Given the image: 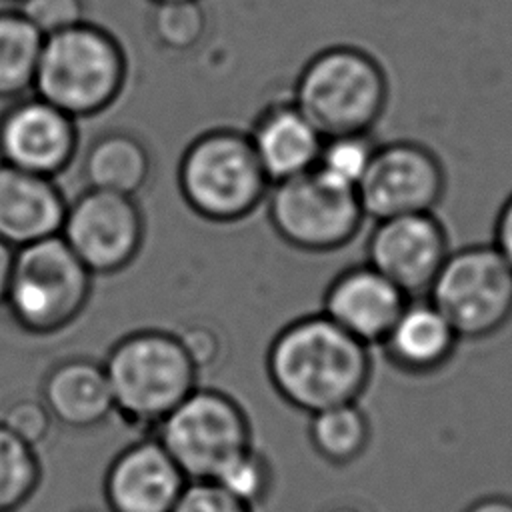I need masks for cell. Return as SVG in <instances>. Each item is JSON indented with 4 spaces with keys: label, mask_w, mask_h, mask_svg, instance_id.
<instances>
[{
    "label": "cell",
    "mask_w": 512,
    "mask_h": 512,
    "mask_svg": "<svg viewBox=\"0 0 512 512\" xmlns=\"http://www.w3.org/2000/svg\"><path fill=\"white\" fill-rule=\"evenodd\" d=\"M310 416V440L322 458L346 464L364 452L370 438V422L356 402L330 406Z\"/></svg>",
    "instance_id": "7402d4cb"
},
{
    "label": "cell",
    "mask_w": 512,
    "mask_h": 512,
    "mask_svg": "<svg viewBox=\"0 0 512 512\" xmlns=\"http://www.w3.org/2000/svg\"><path fill=\"white\" fill-rule=\"evenodd\" d=\"M208 24L200 0H174L152 4L148 28L152 40L168 52H188L204 36Z\"/></svg>",
    "instance_id": "d4e9b609"
},
{
    "label": "cell",
    "mask_w": 512,
    "mask_h": 512,
    "mask_svg": "<svg viewBox=\"0 0 512 512\" xmlns=\"http://www.w3.org/2000/svg\"><path fill=\"white\" fill-rule=\"evenodd\" d=\"M114 408L136 424L156 426L198 384V368L178 334L138 330L120 338L102 362Z\"/></svg>",
    "instance_id": "5b68a950"
},
{
    "label": "cell",
    "mask_w": 512,
    "mask_h": 512,
    "mask_svg": "<svg viewBox=\"0 0 512 512\" xmlns=\"http://www.w3.org/2000/svg\"><path fill=\"white\" fill-rule=\"evenodd\" d=\"M376 146L378 140L372 132L326 136L314 170L338 186L356 190L370 166Z\"/></svg>",
    "instance_id": "cb8c5ba5"
},
{
    "label": "cell",
    "mask_w": 512,
    "mask_h": 512,
    "mask_svg": "<svg viewBox=\"0 0 512 512\" xmlns=\"http://www.w3.org/2000/svg\"><path fill=\"white\" fill-rule=\"evenodd\" d=\"M492 244L498 248V252L512 268V192L506 196L496 214Z\"/></svg>",
    "instance_id": "4dcf8cb0"
},
{
    "label": "cell",
    "mask_w": 512,
    "mask_h": 512,
    "mask_svg": "<svg viewBox=\"0 0 512 512\" xmlns=\"http://www.w3.org/2000/svg\"><path fill=\"white\" fill-rule=\"evenodd\" d=\"M266 372L290 406L314 414L356 402L370 382L372 356L370 346L318 312L278 330L266 352Z\"/></svg>",
    "instance_id": "6da1fadb"
},
{
    "label": "cell",
    "mask_w": 512,
    "mask_h": 512,
    "mask_svg": "<svg viewBox=\"0 0 512 512\" xmlns=\"http://www.w3.org/2000/svg\"><path fill=\"white\" fill-rule=\"evenodd\" d=\"M390 98L380 60L354 44H334L312 54L296 76L292 100L320 134L372 132Z\"/></svg>",
    "instance_id": "3957f363"
},
{
    "label": "cell",
    "mask_w": 512,
    "mask_h": 512,
    "mask_svg": "<svg viewBox=\"0 0 512 512\" xmlns=\"http://www.w3.org/2000/svg\"><path fill=\"white\" fill-rule=\"evenodd\" d=\"M408 296L368 262L340 270L326 286L322 314L366 346L380 344Z\"/></svg>",
    "instance_id": "9a60e30c"
},
{
    "label": "cell",
    "mask_w": 512,
    "mask_h": 512,
    "mask_svg": "<svg viewBox=\"0 0 512 512\" xmlns=\"http://www.w3.org/2000/svg\"><path fill=\"white\" fill-rule=\"evenodd\" d=\"M62 240L96 274L124 270L144 242V214L134 196L86 188L64 214Z\"/></svg>",
    "instance_id": "8fae6325"
},
{
    "label": "cell",
    "mask_w": 512,
    "mask_h": 512,
    "mask_svg": "<svg viewBox=\"0 0 512 512\" xmlns=\"http://www.w3.org/2000/svg\"><path fill=\"white\" fill-rule=\"evenodd\" d=\"M22 0H0V4L2 6H10V8H14V6H18Z\"/></svg>",
    "instance_id": "e575fe53"
},
{
    "label": "cell",
    "mask_w": 512,
    "mask_h": 512,
    "mask_svg": "<svg viewBox=\"0 0 512 512\" xmlns=\"http://www.w3.org/2000/svg\"><path fill=\"white\" fill-rule=\"evenodd\" d=\"M178 338L198 370L208 368L218 360L220 340L210 326H204V324L188 326L182 334H178Z\"/></svg>",
    "instance_id": "f546056e"
},
{
    "label": "cell",
    "mask_w": 512,
    "mask_h": 512,
    "mask_svg": "<svg viewBox=\"0 0 512 512\" xmlns=\"http://www.w3.org/2000/svg\"><path fill=\"white\" fill-rule=\"evenodd\" d=\"M42 42L44 36L16 8H0V100L32 90Z\"/></svg>",
    "instance_id": "44dd1931"
},
{
    "label": "cell",
    "mask_w": 512,
    "mask_h": 512,
    "mask_svg": "<svg viewBox=\"0 0 512 512\" xmlns=\"http://www.w3.org/2000/svg\"><path fill=\"white\" fill-rule=\"evenodd\" d=\"M14 254H16V248H12L8 242L0 238V304H4V296H6V288H8L12 264H14Z\"/></svg>",
    "instance_id": "1f68e13d"
},
{
    "label": "cell",
    "mask_w": 512,
    "mask_h": 512,
    "mask_svg": "<svg viewBox=\"0 0 512 512\" xmlns=\"http://www.w3.org/2000/svg\"><path fill=\"white\" fill-rule=\"evenodd\" d=\"M446 316L426 298H408L378 344L386 360L406 374H432L444 368L460 344Z\"/></svg>",
    "instance_id": "ac0fdd59"
},
{
    "label": "cell",
    "mask_w": 512,
    "mask_h": 512,
    "mask_svg": "<svg viewBox=\"0 0 512 512\" xmlns=\"http://www.w3.org/2000/svg\"><path fill=\"white\" fill-rule=\"evenodd\" d=\"M40 462L36 448L16 438L0 422V512H14L38 488Z\"/></svg>",
    "instance_id": "603a6c76"
},
{
    "label": "cell",
    "mask_w": 512,
    "mask_h": 512,
    "mask_svg": "<svg viewBox=\"0 0 512 512\" xmlns=\"http://www.w3.org/2000/svg\"><path fill=\"white\" fill-rule=\"evenodd\" d=\"M66 206L54 178L0 162V238L12 248L60 234Z\"/></svg>",
    "instance_id": "e0dca14e"
},
{
    "label": "cell",
    "mask_w": 512,
    "mask_h": 512,
    "mask_svg": "<svg viewBox=\"0 0 512 512\" xmlns=\"http://www.w3.org/2000/svg\"><path fill=\"white\" fill-rule=\"evenodd\" d=\"M76 122L36 94L16 98L0 114V162L54 178L78 150Z\"/></svg>",
    "instance_id": "4fadbf2b"
},
{
    "label": "cell",
    "mask_w": 512,
    "mask_h": 512,
    "mask_svg": "<svg viewBox=\"0 0 512 512\" xmlns=\"http://www.w3.org/2000/svg\"><path fill=\"white\" fill-rule=\"evenodd\" d=\"M188 484L186 474L152 436L126 446L104 476L110 512H170Z\"/></svg>",
    "instance_id": "5bb4252c"
},
{
    "label": "cell",
    "mask_w": 512,
    "mask_h": 512,
    "mask_svg": "<svg viewBox=\"0 0 512 512\" xmlns=\"http://www.w3.org/2000/svg\"><path fill=\"white\" fill-rule=\"evenodd\" d=\"M92 278L56 234L16 248L4 304L22 330L54 334L82 314L92 294Z\"/></svg>",
    "instance_id": "8992f818"
},
{
    "label": "cell",
    "mask_w": 512,
    "mask_h": 512,
    "mask_svg": "<svg viewBox=\"0 0 512 512\" xmlns=\"http://www.w3.org/2000/svg\"><path fill=\"white\" fill-rule=\"evenodd\" d=\"M152 4H160V2H174V0H150Z\"/></svg>",
    "instance_id": "d590c367"
},
{
    "label": "cell",
    "mask_w": 512,
    "mask_h": 512,
    "mask_svg": "<svg viewBox=\"0 0 512 512\" xmlns=\"http://www.w3.org/2000/svg\"><path fill=\"white\" fill-rule=\"evenodd\" d=\"M466 512H512V500L500 498V496L484 498L472 504Z\"/></svg>",
    "instance_id": "d6a6232c"
},
{
    "label": "cell",
    "mask_w": 512,
    "mask_h": 512,
    "mask_svg": "<svg viewBox=\"0 0 512 512\" xmlns=\"http://www.w3.org/2000/svg\"><path fill=\"white\" fill-rule=\"evenodd\" d=\"M328 512H362V510H358L354 506H336V508H332Z\"/></svg>",
    "instance_id": "836d02e7"
},
{
    "label": "cell",
    "mask_w": 512,
    "mask_h": 512,
    "mask_svg": "<svg viewBox=\"0 0 512 512\" xmlns=\"http://www.w3.org/2000/svg\"><path fill=\"white\" fill-rule=\"evenodd\" d=\"M14 8L44 38L86 20L84 0H22Z\"/></svg>",
    "instance_id": "4316f807"
},
{
    "label": "cell",
    "mask_w": 512,
    "mask_h": 512,
    "mask_svg": "<svg viewBox=\"0 0 512 512\" xmlns=\"http://www.w3.org/2000/svg\"><path fill=\"white\" fill-rule=\"evenodd\" d=\"M0 422L16 438L36 448L50 436L54 418L50 416L48 408L40 398H20L4 410Z\"/></svg>",
    "instance_id": "83f0119b"
},
{
    "label": "cell",
    "mask_w": 512,
    "mask_h": 512,
    "mask_svg": "<svg viewBox=\"0 0 512 512\" xmlns=\"http://www.w3.org/2000/svg\"><path fill=\"white\" fill-rule=\"evenodd\" d=\"M270 186L248 134L236 128L198 134L178 164L184 202L210 222L230 224L250 216L264 204Z\"/></svg>",
    "instance_id": "277c9868"
},
{
    "label": "cell",
    "mask_w": 512,
    "mask_h": 512,
    "mask_svg": "<svg viewBox=\"0 0 512 512\" xmlns=\"http://www.w3.org/2000/svg\"><path fill=\"white\" fill-rule=\"evenodd\" d=\"M170 512H252V506L214 480H188Z\"/></svg>",
    "instance_id": "f1b7e54d"
},
{
    "label": "cell",
    "mask_w": 512,
    "mask_h": 512,
    "mask_svg": "<svg viewBox=\"0 0 512 512\" xmlns=\"http://www.w3.org/2000/svg\"><path fill=\"white\" fill-rule=\"evenodd\" d=\"M246 134L270 184L312 170L324 142L292 98L266 104Z\"/></svg>",
    "instance_id": "2e32d148"
},
{
    "label": "cell",
    "mask_w": 512,
    "mask_h": 512,
    "mask_svg": "<svg viewBox=\"0 0 512 512\" xmlns=\"http://www.w3.org/2000/svg\"><path fill=\"white\" fill-rule=\"evenodd\" d=\"M154 428V438L188 480H214L230 460L254 446L244 408L214 388L196 386Z\"/></svg>",
    "instance_id": "ba28073f"
},
{
    "label": "cell",
    "mask_w": 512,
    "mask_h": 512,
    "mask_svg": "<svg viewBox=\"0 0 512 512\" xmlns=\"http://www.w3.org/2000/svg\"><path fill=\"white\" fill-rule=\"evenodd\" d=\"M128 58L120 40L88 20L42 42L34 94L74 120L108 110L122 94Z\"/></svg>",
    "instance_id": "7a4b0ae2"
},
{
    "label": "cell",
    "mask_w": 512,
    "mask_h": 512,
    "mask_svg": "<svg viewBox=\"0 0 512 512\" xmlns=\"http://www.w3.org/2000/svg\"><path fill=\"white\" fill-rule=\"evenodd\" d=\"M264 202L274 232L310 254L344 248L366 218L356 190L330 182L314 168L272 184Z\"/></svg>",
    "instance_id": "9c48e42d"
},
{
    "label": "cell",
    "mask_w": 512,
    "mask_h": 512,
    "mask_svg": "<svg viewBox=\"0 0 512 512\" xmlns=\"http://www.w3.org/2000/svg\"><path fill=\"white\" fill-rule=\"evenodd\" d=\"M82 174L88 188L136 196L150 176V154L138 136L106 132L88 146Z\"/></svg>",
    "instance_id": "ffe728a7"
},
{
    "label": "cell",
    "mask_w": 512,
    "mask_h": 512,
    "mask_svg": "<svg viewBox=\"0 0 512 512\" xmlns=\"http://www.w3.org/2000/svg\"><path fill=\"white\" fill-rule=\"evenodd\" d=\"M426 298L460 340L490 338L512 320V268L492 242L450 250Z\"/></svg>",
    "instance_id": "52a82bcc"
},
{
    "label": "cell",
    "mask_w": 512,
    "mask_h": 512,
    "mask_svg": "<svg viewBox=\"0 0 512 512\" xmlns=\"http://www.w3.org/2000/svg\"><path fill=\"white\" fill-rule=\"evenodd\" d=\"M446 190V170L438 154L416 140L378 142L356 194L374 220L434 212Z\"/></svg>",
    "instance_id": "30bf717a"
},
{
    "label": "cell",
    "mask_w": 512,
    "mask_h": 512,
    "mask_svg": "<svg viewBox=\"0 0 512 512\" xmlns=\"http://www.w3.org/2000/svg\"><path fill=\"white\" fill-rule=\"evenodd\" d=\"M366 240V262L408 298L426 296L450 254L446 226L434 212L374 220Z\"/></svg>",
    "instance_id": "7c38bea8"
},
{
    "label": "cell",
    "mask_w": 512,
    "mask_h": 512,
    "mask_svg": "<svg viewBox=\"0 0 512 512\" xmlns=\"http://www.w3.org/2000/svg\"><path fill=\"white\" fill-rule=\"evenodd\" d=\"M214 482L226 488L238 500L254 508L270 488L268 462L254 446H250L248 450L238 454L234 460H230L218 472Z\"/></svg>",
    "instance_id": "484cf974"
},
{
    "label": "cell",
    "mask_w": 512,
    "mask_h": 512,
    "mask_svg": "<svg viewBox=\"0 0 512 512\" xmlns=\"http://www.w3.org/2000/svg\"><path fill=\"white\" fill-rule=\"evenodd\" d=\"M40 400L54 422L74 430L100 426L116 412L104 366L90 358L54 364L42 380Z\"/></svg>",
    "instance_id": "d6986e66"
}]
</instances>
